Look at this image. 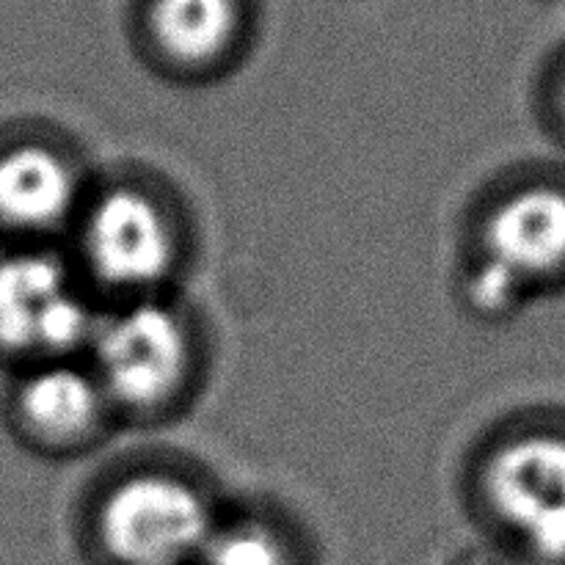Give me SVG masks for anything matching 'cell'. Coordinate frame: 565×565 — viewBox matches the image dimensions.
<instances>
[{
    "mask_svg": "<svg viewBox=\"0 0 565 565\" xmlns=\"http://www.w3.org/2000/svg\"><path fill=\"white\" fill-rule=\"evenodd\" d=\"M224 505L193 463L136 458L94 480L77 533L97 565H196Z\"/></svg>",
    "mask_w": 565,
    "mask_h": 565,
    "instance_id": "277c9868",
    "label": "cell"
},
{
    "mask_svg": "<svg viewBox=\"0 0 565 565\" xmlns=\"http://www.w3.org/2000/svg\"><path fill=\"white\" fill-rule=\"evenodd\" d=\"M461 500L494 544L533 565H565V423L524 414L469 452Z\"/></svg>",
    "mask_w": 565,
    "mask_h": 565,
    "instance_id": "5b68a950",
    "label": "cell"
},
{
    "mask_svg": "<svg viewBox=\"0 0 565 565\" xmlns=\"http://www.w3.org/2000/svg\"><path fill=\"white\" fill-rule=\"evenodd\" d=\"M196 565H315L312 541L270 500H226Z\"/></svg>",
    "mask_w": 565,
    "mask_h": 565,
    "instance_id": "30bf717a",
    "label": "cell"
},
{
    "mask_svg": "<svg viewBox=\"0 0 565 565\" xmlns=\"http://www.w3.org/2000/svg\"><path fill=\"white\" fill-rule=\"evenodd\" d=\"M83 359L121 430H158L199 403L213 345L202 315L177 292L99 309Z\"/></svg>",
    "mask_w": 565,
    "mask_h": 565,
    "instance_id": "3957f363",
    "label": "cell"
},
{
    "mask_svg": "<svg viewBox=\"0 0 565 565\" xmlns=\"http://www.w3.org/2000/svg\"><path fill=\"white\" fill-rule=\"evenodd\" d=\"M3 423L11 439L42 461H81L121 434L119 419L83 356L9 373Z\"/></svg>",
    "mask_w": 565,
    "mask_h": 565,
    "instance_id": "9c48e42d",
    "label": "cell"
},
{
    "mask_svg": "<svg viewBox=\"0 0 565 565\" xmlns=\"http://www.w3.org/2000/svg\"><path fill=\"white\" fill-rule=\"evenodd\" d=\"M103 307L177 296L199 254L191 204L158 171H97L64 243Z\"/></svg>",
    "mask_w": 565,
    "mask_h": 565,
    "instance_id": "6da1fadb",
    "label": "cell"
},
{
    "mask_svg": "<svg viewBox=\"0 0 565 565\" xmlns=\"http://www.w3.org/2000/svg\"><path fill=\"white\" fill-rule=\"evenodd\" d=\"M103 303L64 246L0 243V367L83 356Z\"/></svg>",
    "mask_w": 565,
    "mask_h": 565,
    "instance_id": "8992f818",
    "label": "cell"
},
{
    "mask_svg": "<svg viewBox=\"0 0 565 565\" xmlns=\"http://www.w3.org/2000/svg\"><path fill=\"white\" fill-rule=\"evenodd\" d=\"M541 108H544V121L552 127V132L565 141V58L546 75Z\"/></svg>",
    "mask_w": 565,
    "mask_h": 565,
    "instance_id": "8fae6325",
    "label": "cell"
},
{
    "mask_svg": "<svg viewBox=\"0 0 565 565\" xmlns=\"http://www.w3.org/2000/svg\"><path fill=\"white\" fill-rule=\"evenodd\" d=\"M97 171L86 152L53 127L0 132V243L64 246Z\"/></svg>",
    "mask_w": 565,
    "mask_h": 565,
    "instance_id": "ba28073f",
    "label": "cell"
},
{
    "mask_svg": "<svg viewBox=\"0 0 565 565\" xmlns=\"http://www.w3.org/2000/svg\"><path fill=\"white\" fill-rule=\"evenodd\" d=\"M565 287V180L522 171L475 199L461 230L456 298L469 318L505 323Z\"/></svg>",
    "mask_w": 565,
    "mask_h": 565,
    "instance_id": "7a4b0ae2",
    "label": "cell"
},
{
    "mask_svg": "<svg viewBox=\"0 0 565 565\" xmlns=\"http://www.w3.org/2000/svg\"><path fill=\"white\" fill-rule=\"evenodd\" d=\"M125 31L136 61L158 81L218 86L257 47L259 0H130Z\"/></svg>",
    "mask_w": 565,
    "mask_h": 565,
    "instance_id": "52a82bcc",
    "label": "cell"
}]
</instances>
